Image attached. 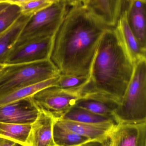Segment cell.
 Masks as SVG:
<instances>
[{
    "instance_id": "6da1fadb",
    "label": "cell",
    "mask_w": 146,
    "mask_h": 146,
    "mask_svg": "<svg viewBox=\"0 0 146 146\" xmlns=\"http://www.w3.org/2000/svg\"><path fill=\"white\" fill-rule=\"evenodd\" d=\"M108 28L84 5L72 7L53 36L49 60L60 75L90 77L99 41Z\"/></svg>"
},
{
    "instance_id": "7a4b0ae2",
    "label": "cell",
    "mask_w": 146,
    "mask_h": 146,
    "mask_svg": "<svg viewBox=\"0 0 146 146\" xmlns=\"http://www.w3.org/2000/svg\"><path fill=\"white\" fill-rule=\"evenodd\" d=\"M135 62L116 27L103 33L94 56L89 82L80 98L95 95L120 104L134 71Z\"/></svg>"
},
{
    "instance_id": "3957f363",
    "label": "cell",
    "mask_w": 146,
    "mask_h": 146,
    "mask_svg": "<svg viewBox=\"0 0 146 146\" xmlns=\"http://www.w3.org/2000/svg\"><path fill=\"white\" fill-rule=\"evenodd\" d=\"M116 123L146 122V59L135 63L132 79L113 113Z\"/></svg>"
},
{
    "instance_id": "277c9868",
    "label": "cell",
    "mask_w": 146,
    "mask_h": 146,
    "mask_svg": "<svg viewBox=\"0 0 146 146\" xmlns=\"http://www.w3.org/2000/svg\"><path fill=\"white\" fill-rule=\"evenodd\" d=\"M60 75L49 60L3 65L0 71V97Z\"/></svg>"
},
{
    "instance_id": "5b68a950",
    "label": "cell",
    "mask_w": 146,
    "mask_h": 146,
    "mask_svg": "<svg viewBox=\"0 0 146 146\" xmlns=\"http://www.w3.org/2000/svg\"><path fill=\"white\" fill-rule=\"evenodd\" d=\"M68 6L67 0H61L34 15L23 28L14 46L31 39L53 36L63 21Z\"/></svg>"
},
{
    "instance_id": "8992f818",
    "label": "cell",
    "mask_w": 146,
    "mask_h": 146,
    "mask_svg": "<svg viewBox=\"0 0 146 146\" xmlns=\"http://www.w3.org/2000/svg\"><path fill=\"white\" fill-rule=\"evenodd\" d=\"M31 98L39 110L47 112L54 118H58L74 106L80 95L77 92L51 86L40 90Z\"/></svg>"
},
{
    "instance_id": "52a82bcc",
    "label": "cell",
    "mask_w": 146,
    "mask_h": 146,
    "mask_svg": "<svg viewBox=\"0 0 146 146\" xmlns=\"http://www.w3.org/2000/svg\"><path fill=\"white\" fill-rule=\"evenodd\" d=\"M53 36L31 39L14 46L3 66L49 60Z\"/></svg>"
},
{
    "instance_id": "ba28073f",
    "label": "cell",
    "mask_w": 146,
    "mask_h": 146,
    "mask_svg": "<svg viewBox=\"0 0 146 146\" xmlns=\"http://www.w3.org/2000/svg\"><path fill=\"white\" fill-rule=\"evenodd\" d=\"M39 110L31 97L0 106V122L14 124H31Z\"/></svg>"
},
{
    "instance_id": "9c48e42d",
    "label": "cell",
    "mask_w": 146,
    "mask_h": 146,
    "mask_svg": "<svg viewBox=\"0 0 146 146\" xmlns=\"http://www.w3.org/2000/svg\"><path fill=\"white\" fill-rule=\"evenodd\" d=\"M109 141V146H146V122L116 123Z\"/></svg>"
},
{
    "instance_id": "30bf717a",
    "label": "cell",
    "mask_w": 146,
    "mask_h": 146,
    "mask_svg": "<svg viewBox=\"0 0 146 146\" xmlns=\"http://www.w3.org/2000/svg\"><path fill=\"white\" fill-rule=\"evenodd\" d=\"M127 0H87L85 7L103 25L115 27Z\"/></svg>"
},
{
    "instance_id": "8fae6325",
    "label": "cell",
    "mask_w": 146,
    "mask_h": 146,
    "mask_svg": "<svg viewBox=\"0 0 146 146\" xmlns=\"http://www.w3.org/2000/svg\"><path fill=\"white\" fill-rule=\"evenodd\" d=\"M39 110L37 117L31 125L25 146H56L53 138L54 118L47 112Z\"/></svg>"
},
{
    "instance_id": "7c38bea8",
    "label": "cell",
    "mask_w": 146,
    "mask_h": 146,
    "mask_svg": "<svg viewBox=\"0 0 146 146\" xmlns=\"http://www.w3.org/2000/svg\"><path fill=\"white\" fill-rule=\"evenodd\" d=\"M146 0H127L124 9L133 32L141 48L146 51Z\"/></svg>"
},
{
    "instance_id": "4fadbf2b",
    "label": "cell",
    "mask_w": 146,
    "mask_h": 146,
    "mask_svg": "<svg viewBox=\"0 0 146 146\" xmlns=\"http://www.w3.org/2000/svg\"><path fill=\"white\" fill-rule=\"evenodd\" d=\"M54 121L59 126L77 134L88 138L91 141H103L109 139L111 130L116 123L95 124L82 123L54 118Z\"/></svg>"
},
{
    "instance_id": "5bb4252c",
    "label": "cell",
    "mask_w": 146,
    "mask_h": 146,
    "mask_svg": "<svg viewBox=\"0 0 146 146\" xmlns=\"http://www.w3.org/2000/svg\"><path fill=\"white\" fill-rule=\"evenodd\" d=\"M32 16L21 15L9 27L0 33V66L3 65L22 30Z\"/></svg>"
},
{
    "instance_id": "9a60e30c",
    "label": "cell",
    "mask_w": 146,
    "mask_h": 146,
    "mask_svg": "<svg viewBox=\"0 0 146 146\" xmlns=\"http://www.w3.org/2000/svg\"><path fill=\"white\" fill-rule=\"evenodd\" d=\"M115 27L135 64L138 61L146 58V51L141 48L130 28L125 9L122 13Z\"/></svg>"
},
{
    "instance_id": "2e32d148",
    "label": "cell",
    "mask_w": 146,
    "mask_h": 146,
    "mask_svg": "<svg viewBox=\"0 0 146 146\" xmlns=\"http://www.w3.org/2000/svg\"><path fill=\"white\" fill-rule=\"evenodd\" d=\"M119 104L113 100L95 95L83 96L78 99L74 106L98 115L113 116Z\"/></svg>"
},
{
    "instance_id": "e0dca14e",
    "label": "cell",
    "mask_w": 146,
    "mask_h": 146,
    "mask_svg": "<svg viewBox=\"0 0 146 146\" xmlns=\"http://www.w3.org/2000/svg\"><path fill=\"white\" fill-rule=\"evenodd\" d=\"M59 118L90 124L116 123L114 117L98 115L75 106H72Z\"/></svg>"
},
{
    "instance_id": "ac0fdd59",
    "label": "cell",
    "mask_w": 146,
    "mask_h": 146,
    "mask_svg": "<svg viewBox=\"0 0 146 146\" xmlns=\"http://www.w3.org/2000/svg\"><path fill=\"white\" fill-rule=\"evenodd\" d=\"M60 75L37 84L22 88L7 95L0 97V106L17 100L31 97L33 95L43 88L55 86Z\"/></svg>"
},
{
    "instance_id": "d6986e66",
    "label": "cell",
    "mask_w": 146,
    "mask_h": 146,
    "mask_svg": "<svg viewBox=\"0 0 146 146\" xmlns=\"http://www.w3.org/2000/svg\"><path fill=\"white\" fill-rule=\"evenodd\" d=\"M31 124H14L0 122V138L25 146Z\"/></svg>"
},
{
    "instance_id": "ffe728a7",
    "label": "cell",
    "mask_w": 146,
    "mask_h": 146,
    "mask_svg": "<svg viewBox=\"0 0 146 146\" xmlns=\"http://www.w3.org/2000/svg\"><path fill=\"white\" fill-rule=\"evenodd\" d=\"M53 138L56 146H79L91 141L86 137L59 126L54 120Z\"/></svg>"
},
{
    "instance_id": "44dd1931",
    "label": "cell",
    "mask_w": 146,
    "mask_h": 146,
    "mask_svg": "<svg viewBox=\"0 0 146 146\" xmlns=\"http://www.w3.org/2000/svg\"><path fill=\"white\" fill-rule=\"evenodd\" d=\"M90 80V77L75 75H60L55 86L58 88L80 93Z\"/></svg>"
},
{
    "instance_id": "7402d4cb",
    "label": "cell",
    "mask_w": 146,
    "mask_h": 146,
    "mask_svg": "<svg viewBox=\"0 0 146 146\" xmlns=\"http://www.w3.org/2000/svg\"><path fill=\"white\" fill-rule=\"evenodd\" d=\"M21 15L19 7L9 5L5 11L0 13V33L9 27Z\"/></svg>"
},
{
    "instance_id": "603a6c76",
    "label": "cell",
    "mask_w": 146,
    "mask_h": 146,
    "mask_svg": "<svg viewBox=\"0 0 146 146\" xmlns=\"http://www.w3.org/2000/svg\"><path fill=\"white\" fill-rule=\"evenodd\" d=\"M52 5L47 0H33L19 7L21 15L32 16Z\"/></svg>"
},
{
    "instance_id": "cb8c5ba5",
    "label": "cell",
    "mask_w": 146,
    "mask_h": 146,
    "mask_svg": "<svg viewBox=\"0 0 146 146\" xmlns=\"http://www.w3.org/2000/svg\"><path fill=\"white\" fill-rule=\"evenodd\" d=\"M33 0H2L0 3H5L11 5H15L19 7Z\"/></svg>"
},
{
    "instance_id": "d4e9b609",
    "label": "cell",
    "mask_w": 146,
    "mask_h": 146,
    "mask_svg": "<svg viewBox=\"0 0 146 146\" xmlns=\"http://www.w3.org/2000/svg\"><path fill=\"white\" fill-rule=\"evenodd\" d=\"M79 146H109V139L105 141H91Z\"/></svg>"
},
{
    "instance_id": "484cf974",
    "label": "cell",
    "mask_w": 146,
    "mask_h": 146,
    "mask_svg": "<svg viewBox=\"0 0 146 146\" xmlns=\"http://www.w3.org/2000/svg\"><path fill=\"white\" fill-rule=\"evenodd\" d=\"M68 5L72 7H78L83 5L82 0H67Z\"/></svg>"
},
{
    "instance_id": "4316f807",
    "label": "cell",
    "mask_w": 146,
    "mask_h": 146,
    "mask_svg": "<svg viewBox=\"0 0 146 146\" xmlns=\"http://www.w3.org/2000/svg\"><path fill=\"white\" fill-rule=\"evenodd\" d=\"M9 4L5 3H0V13L5 11L9 7Z\"/></svg>"
},
{
    "instance_id": "83f0119b",
    "label": "cell",
    "mask_w": 146,
    "mask_h": 146,
    "mask_svg": "<svg viewBox=\"0 0 146 146\" xmlns=\"http://www.w3.org/2000/svg\"><path fill=\"white\" fill-rule=\"evenodd\" d=\"M47 1L50 3L51 4H53L54 3H57L59 2L61 0H47Z\"/></svg>"
},
{
    "instance_id": "f1b7e54d",
    "label": "cell",
    "mask_w": 146,
    "mask_h": 146,
    "mask_svg": "<svg viewBox=\"0 0 146 146\" xmlns=\"http://www.w3.org/2000/svg\"><path fill=\"white\" fill-rule=\"evenodd\" d=\"M87 0H82V3H83V4L84 6H85L87 3Z\"/></svg>"
},
{
    "instance_id": "f546056e",
    "label": "cell",
    "mask_w": 146,
    "mask_h": 146,
    "mask_svg": "<svg viewBox=\"0 0 146 146\" xmlns=\"http://www.w3.org/2000/svg\"><path fill=\"white\" fill-rule=\"evenodd\" d=\"M16 146H22L21 145H19V144H18V145H17Z\"/></svg>"
},
{
    "instance_id": "4dcf8cb0",
    "label": "cell",
    "mask_w": 146,
    "mask_h": 146,
    "mask_svg": "<svg viewBox=\"0 0 146 146\" xmlns=\"http://www.w3.org/2000/svg\"><path fill=\"white\" fill-rule=\"evenodd\" d=\"M1 66H0V71H1Z\"/></svg>"
},
{
    "instance_id": "1f68e13d",
    "label": "cell",
    "mask_w": 146,
    "mask_h": 146,
    "mask_svg": "<svg viewBox=\"0 0 146 146\" xmlns=\"http://www.w3.org/2000/svg\"><path fill=\"white\" fill-rule=\"evenodd\" d=\"M2 1V0H0V1Z\"/></svg>"
},
{
    "instance_id": "d6a6232c",
    "label": "cell",
    "mask_w": 146,
    "mask_h": 146,
    "mask_svg": "<svg viewBox=\"0 0 146 146\" xmlns=\"http://www.w3.org/2000/svg\"></svg>"
}]
</instances>
